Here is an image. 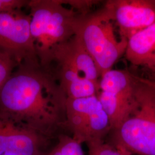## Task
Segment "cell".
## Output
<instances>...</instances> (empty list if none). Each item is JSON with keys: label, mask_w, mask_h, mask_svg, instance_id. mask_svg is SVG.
<instances>
[{"label": "cell", "mask_w": 155, "mask_h": 155, "mask_svg": "<svg viewBox=\"0 0 155 155\" xmlns=\"http://www.w3.org/2000/svg\"><path fill=\"white\" fill-rule=\"evenodd\" d=\"M67 100L59 84L40 65L22 64L0 90V113L55 141L61 134L71 136L67 127Z\"/></svg>", "instance_id": "cell-1"}, {"label": "cell", "mask_w": 155, "mask_h": 155, "mask_svg": "<svg viewBox=\"0 0 155 155\" xmlns=\"http://www.w3.org/2000/svg\"><path fill=\"white\" fill-rule=\"evenodd\" d=\"M40 67L59 84L67 98L97 95L100 75L93 59L74 35L38 55Z\"/></svg>", "instance_id": "cell-2"}, {"label": "cell", "mask_w": 155, "mask_h": 155, "mask_svg": "<svg viewBox=\"0 0 155 155\" xmlns=\"http://www.w3.org/2000/svg\"><path fill=\"white\" fill-rule=\"evenodd\" d=\"M136 77L130 111L119 126L111 129L105 141L132 155H155V91Z\"/></svg>", "instance_id": "cell-3"}, {"label": "cell", "mask_w": 155, "mask_h": 155, "mask_svg": "<svg viewBox=\"0 0 155 155\" xmlns=\"http://www.w3.org/2000/svg\"><path fill=\"white\" fill-rule=\"evenodd\" d=\"M113 22L105 5L78 15L75 21V35L93 59L100 77L112 69L127 47V40L117 39Z\"/></svg>", "instance_id": "cell-4"}, {"label": "cell", "mask_w": 155, "mask_h": 155, "mask_svg": "<svg viewBox=\"0 0 155 155\" xmlns=\"http://www.w3.org/2000/svg\"><path fill=\"white\" fill-rule=\"evenodd\" d=\"M31 32L38 56L75 35L79 15L61 0H30Z\"/></svg>", "instance_id": "cell-5"}, {"label": "cell", "mask_w": 155, "mask_h": 155, "mask_svg": "<svg viewBox=\"0 0 155 155\" xmlns=\"http://www.w3.org/2000/svg\"><path fill=\"white\" fill-rule=\"evenodd\" d=\"M66 117L68 132L81 144L105 141L110 131L109 117L97 95L67 98Z\"/></svg>", "instance_id": "cell-6"}, {"label": "cell", "mask_w": 155, "mask_h": 155, "mask_svg": "<svg viewBox=\"0 0 155 155\" xmlns=\"http://www.w3.org/2000/svg\"><path fill=\"white\" fill-rule=\"evenodd\" d=\"M31 21L22 10L0 13V48L11 54L19 65H40Z\"/></svg>", "instance_id": "cell-7"}, {"label": "cell", "mask_w": 155, "mask_h": 155, "mask_svg": "<svg viewBox=\"0 0 155 155\" xmlns=\"http://www.w3.org/2000/svg\"><path fill=\"white\" fill-rule=\"evenodd\" d=\"M55 142L0 113V155H47Z\"/></svg>", "instance_id": "cell-8"}, {"label": "cell", "mask_w": 155, "mask_h": 155, "mask_svg": "<svg viewBox=\"0 0 155 155\" xmlns=\"http://www.w3.org/2000/svg\"><path fill=\"white\" fill-rule=\"evenodd\" d=\"M104 5L118 27L120 39L127 41L155 22V0H108Z\"/></svg>", "instance_id": "cell-9"}, {"label": "cell", "mask_w": 155, "mask_h": 155, "mask_svg": "<svg viewBox=\"0 0 155 155\" xmlns=\"http://www.w3.org/2000/svg\"><path fill=\"white\" fill-rule=\"evenodd\" d=\"M124 56L131 66L146 75L143 78L155 82V22L127 40Z\"/></svg>", "instance_id": "cell-10"}, {"label": "cell", "mask_w": 155, "mask_h": 155, "mask_svg": "<svg viewBox=\"0 0 155 155\" xmlns=\"http://www.w3.org/2000/svg\"><path fill=\"white\" fill-rule=\"evenodd\" d=\"M136 83V77L133 72L127 70L111 69L100 78V91L114 94L127 102L132 103Z\"/></svg>", "instance_id": "cell-11"}, {"label": "cell", "mask_w": 155, "mask_h": 155, "mask_svg": "<svg viewBox=\"0 0 155 155\" xmlns=\"http://www.w3.org/2000/svg\"><path fill=\"white\" fill-rule=\"evenodd\" d=\"M47 155H85L82 144L71 136L63 134L59 136Z\"/></svg>", "instance_id": "cell-12"}, {"label": "cell", "mask_w": 155, "mask_h": 155, "mask_svg": "<svg viewBox=\"0 0 155 155\" xmlns=\"http://www.w3.org/2000/svg\"><path fill=\"white\" fill-rule=\"evenodd\" d=\"M18 66L11 54L0 48V90Z\"/></svg>", "instance_id": "cell-13"}, {"label": "cell", "mask_w": 155, "mask_h": 155, "mask_svg": "<svg viewBox=\"0 0 155 155\" xmlns=\"http://www.w3.org/2000/svg\"><path fill=\"white\" fill-rule=\"evenodd\" d=\"M61 2L68 5L79 15H84L93 11L94 6L98 4L100 1L95 0H61Z\"/></svg>", "instance_id": "cell-14"}, {"label": "cell", "mask_w": 155, "mask_h": 155, "mask_svg": "<svg viewBox=\"0 0 155 155\" xmlns=\"http://www.w3.org/2000/svg\"><path fill=\"white\" fill-rule=\"evenodd\" d=\"M30 0H0V13L22 10L28 7Z\"/></svg>", "instance_id": "cell-15"}, {"label": "cell", "mask_w": 155, "mask_h": 155, "mask_svg": "<svg viewBox=\"0 0 155 155\" xmlns=\"http://www.w3.org/2000/svg\"><path fill=\"white\" fill-rule=\"evenodd\" d=\"M140 77V80L143 82H144L146 84H147L148 86H149L151 88H152L155 91V82L150 81V80L147 79H145V78H143L140 77Z\"/></svg>", "instance_id": "cell-16"}, {"label": "cell", "mask_w": 155, "mask_h": 155, "mask_svg": "<svg viewBox=\"0 0 155 155\" xmlns=\"http://www.w3.org/2000/svg\"><path fill=\"white\" fill-rule=\"evenodd\" d=\"M88 155H91V154H90V153H88Z\"/></svg>", "instance_id": "cell-17"}]
</instances>
